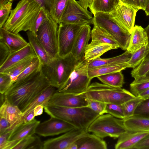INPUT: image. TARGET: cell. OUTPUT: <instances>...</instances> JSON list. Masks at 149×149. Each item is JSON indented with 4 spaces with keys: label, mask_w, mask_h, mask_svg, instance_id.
Returning a JSON list of instances; mask_svg holds the SVG:
<instances>
[{
    "label": "cell",
    "mask_w": 149,
    "mask_h": 149,
    "mask_svg": "<svg viewBox=\"0 0 149 149\" xmlns=\"http://www.w3.org/2000/svg\"><path fill=\"white\" fill-rule=\"evenodd\" d=\"M50 85L49 81L42 73L41 68L28 77L14 83L3 94L6 99L17 106L22 112L29 104Z\"/></svg>",
    "instance_id": "1"
},
{
    "label": "cell",
    "mask_w": 149,
    "mask_h": 149,
    "mask_svg": "<svg viewBox=\"0 0 149 149\" xmlns=\"http://www.w3.org/2000/svg\"><path fill=\"white\" fill-rule=\"evenodd\" d=\"M41 7L35 0H21L3 27L11 32L31 31Z\"/></svg>",
    "instance_id": "2"
},
{
    "label": "cell",
    "mask_w": 149,
    "mask_h": 149,
    "mask_svg": "<svg viewBox=\"0 0 149 149\" xmlns=\"http://www.w3.org/2000/svg\"><path fill=\"white\" fill-rule=\"evenodd\" d=\"M44 109L51 117L65 121L75 128L87 131L91 124L100 115L87 107L68 108L48 105Z\"/></svg>",
    "instance_id": "3"
},
{
    "label": "cell",
    "mask_w": 149,
    "mask_h": 149,
    "mask_svg": "<svg viewBox=\"0 0 149 149\" xmlns=\"http://www.w3.org/2000/svg\"><path fill=\"white\" fill-rule=\"evenodd\" d=\"M79 61L71 53L63 57L58 55L47 64L42 65L41 70L51 85L58 89L67 81Z\"/></svg>",
    "instance_id": "4"
},
{
    "label": "cell",
    "mask_w": 149,
    "mask_h": 149,
    "mask_svg": "<svg viewBox=\"0 0 149 149\" xmlns=\"http://www.w3.org/2000/svg\"><path fill=\"white\" fill-rule=\"evenodd\" d=\"M82 95L85 98L105 104L122 105L136 96L122 88L112 87L98 82L90 84Z\"/></svg>",
    "instance_id": "5"
},
{
    "label": "cell",
    "mask_w": 149,
    "mask_h": 149,
    "mask_svg": "<svg viewBox=\"0 0 149 149\" xmlns=\"http://www.w3.org/2000/svg\"><path fill=\"white\" fill-rule=\"evenodd\" d=\"M87 131L103 139L107 137L116 139L127 131L123 125V119L107 113L96 118L90 125Z\"/></svg>",
    "instance_id": "6"
},
{
    "label": "cell",
    "mask_w": 149,
    "mask_h": 149,
    "mask_svg": "<svg viewBox=\"0 0 149 149\" xmlns=\"http://www.w3.org/2000/svg\"><path fill=\"white\" fill-rule=\"evenodd\" d=\"M90 61L84 58L76 65L67 81L56 91L75 95L85 92L90 85L92 79L88 73V66Z\"/></svg>",
    "instance_id": "7"
},
{
    "label": "cell",
    "mask_w": 149,
    "mask_h": 149,
    "mask_svg": "<svg viewBox=\"0 0 149 149\" xmlns=\"http://www.w3.org/2000/svg\"><path fill=\"white\" fill-rule=\"evenodd\" d=\"M58 24L48 12L39 28L36 36L52 60L58 56Z\"/></svg>",
    "instance_id": "8"
},
{
    "label": "cell",
    "mask_w": 149,
    "mask_h": 149,
    "mask_svg": "<svg viewBox=\"0 0 149 149\" xmlns=\"http://www.w3.org/2000/svg\"><path fill=\"white\" fill-rule=\"evenodd\" d=\"M93 15V24L99 27L111 36L117 42L119 48L126 50L131 34L124 31L112 20L109 13L97 12Z\"/></svg>",
    "instance_id": "9"
},
{
    "label": "cell",
    "mask_w": 149,
    "mask_h": 149,
    "mask_svg": "<svg viewBox=\"0 0 149 149\" xmlns=\"http://www.w3.org/2000/svg\"><path fill=\"white\" fill-rule=\"evenodd\" d=\"M84 25L62 22L58 24L57 34L58 56L63 57L71 53L77 35Z\"/></svg>",
    "instance_id": "10"
},
{
    "label": "cell",
    "mask_w": 149,
    "mask_h": 149,
    "mask_svg": "<svg viewBox=\"0 0 149 149\" xmlns=\"http://www.w3.org/2000/svg\"><path fill=\"white\" fill-rule=\"evenodd\" d=\"M92 14L75 0H69L62 16L61 22L78 25L93 24Z\"/></svg>",
    "instance_id": "11"
},
{
    "label": "cell",
    "mask_w": 149,
    "mask_h": 149,
    "mask_svg": "<svg viewBox=\"0 0 149 149\" xmlns=\"http://www.w3.org/2000/svg\"><path fill=\"white\" fill-rule=\"evenodd\" d=\"M138 10L129 4L120 2L109 14L112 20L124 31L131 34L134 26L136 15Z\"/></svg>",
    "instance_id": "12"
},
{
    "label": "cell",
    "mask_w": 149,
    "mask_h": 149,
    "mask_svg": "<svg viewBox=\"0 0 149 149\" xmlns=\"http://www.w3.org/2000/svg\"><path fill=\"white\" fill-rule=\"evenodd\" d=\"M88 132L86 130L74 128L58 137L45 141L43 149H68L72 144Z\"/></svg>",
    "instance_id": "13"
},
{
    "label": "cell",
    "mask_w": 149,
    "mask_h": 149,
    "mask_svg": "<svg viewBox=\"0 0 149 149\" xmlns=\"http://www.w3.org/2000/svg\"><path fill=\"white\" fill-rule=\"evenodd\" d=\"M74 128L73 125L65 121L51 117L49 119L39 123L35 133L44 137L54 136L64 133Z\"/></svg>",
    "instance_id": "14"
},
{
    "label": "cell",
    "mask_w": 149,
    "mask_h": 149,
    "mask_svg": "<svg viewBox=\"0 0 149 149\" xmlns=\"http://www.w3.org/2000/svg\"><path fill=\"white\" fill-rule=\"evenodd\" d=\"M48 105L68 108H77L87 107V102L86 99L82 95H75L56 90L49 101L47 105Z\"/></svg>",
    "instance_id": "15"
},
{
    "label": "cell",
    "mask_w": 149,
    "mask_h": 149,
    "mask_svg": "<svg viewBox=\"0 0 149 149\" xmlns=\"http://www.w3.org/2000/svg\"><path fill=\"white\" fill-rule=\"evenodd\" d=\"M0 116L4 117L8 121L11 125L12 131L23 123L22 111L5 98L3 103L0 105Z\"/></svg>",
    "instance_id": "16"
},
{
    "label": "cell",
    "mask_w": 149,
    "mask_h": 149,
    "mask_svg": "<svg viewBox=\"0 0 149 149\" xmlns=\"http://www.w3.org/2000/svg\"><path fill=\"white\" fill-rule=\"evenodd\" d=\"M36 56L33 48L29 43L21 49L10 53L6 60L0 66V73L4 72L30 57Z\"/></svg>",
    "instance_id": "17"
},
{
    "label": "cell",
    "mask_w": 149,
    "mask_h": 149,
    "mask_svg": "<svg viewBox=\"0 0 149 149\" xmlns=\"http://www.w3.org/2000/svg\"><path fill=\"white\" fill-rule=\"evenodd\" d=\"M91 29L90 25L83 26L75 42L71 53L78 61H81L84 58L85 50L91 37Z\"/></svg>",
    "instance_id": "18"
},
{
    "label": "cell",
    "mask_w": 149,
    "mask_h": 149,
    "mask_svg": "<svg viewBox=\"0 0 149 149\" xmlns=\"http://www.w3.org/2000/svg\"><path fill=\"white\" fill-rule=\"evenodd\" d=\"M0 41L8 46L10 53L21 49L29 43L19 33L11 32L3 27H0Z\"/></svg>",
    "instance_id": "19"
},
{
    "label": "cell",
    "mask_w": 149,
    "mask_h": 149,
    "mask_svg": "<svg viewBox=\"0 0 149 149\" xmlns=\"http://www.w3.org/2000/svg\"><path fill=\"white\" fill-rule=\"evenodd\" d=\"M40 122L34 119L28 123L21 124L11 132L8 140L14 141L17 145L22 139L34 134Z\"/></svg>",
    "instance_id": "20"
},
{
    "label": "cell",
    "mask_w": 149,
    "mask_h": 149,
    "mask_svg": "<svg viewBox=\"0 0 149 149\" xmlns=\"http://www.w3.org/2000/svg\"><path fill=\"white\" fill-rule=\"evenodd\" d=\"M148 44V37L144 29L141 26L136 25L133 27L130 34L126 50L132 54Z\"/></svg>",
    "instance_id": "21"
},
{
    "label": "cell",
    "mask_w": 149,
    "mask_h": 149,
    "mask_svg": "<svg viewBox=\"0 0 149 149\" xmlns=\"http://www.w3.org/2000/svg\"><path fill=\"white\" fill-rule=\"evenodd\" d=\"M149 134L145 132L127 131L118 138L115 146L116 149H133L142 139Z\"/></svg>",
    "instance_id": "22"
},
{
    "label": "cell",
    "mask_w": 149,
    "mask_h": 149,
    "mask_svg": "<svg viewBox=\"0 0 149 149\" xmlns=\"http://www.w3.org/2000/svg\"><path fill=\"white\" fill-rule=\"evenodd\" d=\"M117 49L116 47L109 44L91 41L86 48L84 59L90 61L100 57L109 51Z\"/></svg>",
    "instance_id": "23"
},
{
    "label": "cell",
    "mask_w": 149,
    "mask_h": 149,
    "mask_svg": "<svg viewBox=\"0 0 149 149\" xmlns=\"http://www.w3.org/2000/svg\"><path fill=\"white\" fill-rule=\"evenodd\" d=\"M75 143L78 149H106L107 144L103 139L88 132Z\"/></svg>",
    "instance_id": "24"
},
{
    "label": "cell",
    "mask_w": 149,
    "mask_h": 149,
    "mask_svg": "<svg viewBox=\"0 0 149 149\" xmlns=\"http://www.w3.org/2000/svg\"><path fill=\"white\" fill-rule=\"evenodd\" d=\"M132 54L127 50L119 55L106 58H98L90 61L88 63V70L93 69L106 65L121 64L127 63L130 59Z\"/></svg>",
    "instance_id": "25"
},
{
    "label": "cell",
    "mask_w": 149,
    "mask_h": 149,
    "mask_svg": "<svg viewBox=\"0 0 149 149\" xmlns=\"http://www.w3.org/2000/svg\"><path fill=\"white\" fill-rule=\"evenodd\" d=\"M123 120V125L128 131L149 132V118L133 116Z\"/></svg>",
    "instance_id": "26"
},
{
    "label": "cell",
    "mask_w": 149,
    "mask_h": 149,
    "mask_svg": "<svg viewBox=\"0 0 149 149\" xmlns=\"http://www.w3.org/2000/svg\"><path fill=\"white\" fill-rule=\"evenodd\" d=\"M56 88L50 85L37 96L22 111L23 116L33 111L37 106L42 105L46 106L51 97L56 92Z\"/></svg>",
    "instance_id": "27"
},
{
    "label": "cell",
    "mask_w": 149,
    "mask_h": 149,
    "mask_svg": "<svg viewBox=\"0 0 149 149\" xmlns=\"http://www.w3.org/2000/svg\"><path fill=\"white\" fill-rule=\"evenodd\" d=\"M26 34L29 43L39 59L42 65L46 64L49 63L52 59L36 36L30 31H28L26 32Z\"/></svg>",
    "instance_id": "28"
},
{
    "label": "cell",
    "mask_w": 149,
    "mask_h": 149,
    "mask_svg": "<svg viewBox=\"0 0 149 149\" xmlns=\"http://www.w3.org/2000/svg\"><path fill=\"white\" fill-rule=\"evenodd\" d=\"M120 2L119 0H94L89 8L93 14L97 12L109 13Z\"/></svg>",
    "instance_id": "29"
},
{
    "label": "cell",
    "mask_w": 149,
    "mask_h": 149,
    "mask_svg": "<svg viewBox=\"0 0 149 149\" xmlns=\"http://www.w3.org/2000/svg\"><path fill=\"white\" fill-rule=\"evenodd\" d=\"M127 68H128L127 63L121 64L109 65L88 70V73L89 77L92 79L100 75L121 71Z\"/></svg>",
    "instance_id": "30"
},
{
    "label": "cell",
    "mask_w": 149,
    "mask_h": 149,
    "mask_svg": "<svg viewBox=\"0 0 149 149\" xmlns=\"http://www.w3.org/2000/svg\"><path fill=\"white\" fill-rule=\"evenodd\" d=\"M103 84L117 88H122L123 84L124 76L121 71L103 75L97 77Z\"/></svg>",
    "instance_id": "31"
},
{
    "label": "cell",
    "mask_w": 149,
    "mask_h": 149,
    "mask_svg": "<svg viewBox=\"0 0 149 149\" xmlns=\"http://www.w3.org/2000/svg\"><path fill=\"white\" fill-rule=\"evenodd\" d=\"M91 41L109 44L117 49L119 48L117 42L111 36L97 26H94L91 31Z\"/></svg>",
    "instance_id": "32"
},
{
    "label": "cell",
    "mask_w": 149,
    "mask_h": 149,
    "mask_svg": "<svg viewBox=\"0 0 149 149\" xmlns=\"http://www.w3.org/2000/svg\"><path fill=\"white\" fill-rule=\"evenodd\" d=\"M69 0H53L49 12L51 16L59 24Z\"/></svg>",
    "instance_id": "33"
},
{
    "label": "cell",
    "mask_w": 149,
    "mask_h": 149,
    "mask_svg": "<svg viewBox=\"0 0 149 149\" xmlns=\"http://www.w3.org/2000/svg\"><path fill=\"white\" fill-rule=\"evenodd\" d=\"M36 56L30 57L3 72L10 76L12 84L15 82L18 76L29 65L34 57Z\"/></svg>",
    "instance_id": "34"
},
{
    "label": "cell",
    "mask_w": 149,
    "mask_h": 149,
    "mask_svg": "<svg viewBox=\"0 0 149 149\" xmlns=\"http://www.w3.org/2000/svg\"><path fill=\"white\" fill-rule=\"evenodd\" d=\"M149 53V45L145 46L132 54L127 62L128 68H134L139 65Z\"/></svg>",
    "instance_id": "35"
},
{
    "label": "cell",
    "mask_w": 149,
    "mask_h": 149,
    "mask_svg": "<svg viewBox=\"0 0 149 149\" xmlns=\"http://www.w3.org/2000/svg\"><path fill=\"white\" fill-rule=\"evenodd\" d=\"M149 72V55L137 66L133 68L131 75L134 79L145 77Z\"/></svg>",
    "instance_id": "36"
},
{
    "label": "cell",
    "mask_w": 149,
    "mask_h": 149,
    "mask_svg": "<svg viewBox=\"0 0 149 149\" xmlns=\"http://www.w3.org/2000/svg\"><path fill=\"white\" fill-rule=\"evenodd\" d=\"M143 100L140 97L138 96L122 104L125 119L134 115V111L137 106Z\"/></svg>",
    "instance_id": "37"
},
{
    "label": "cell",
    "mask_w": 149,
    "mask_h": 149,
    "mask_svg": "<svg viewBox=\"0 0 149 149\" xmlns=\"http://www.w3.org/2000/svg\"><path fill=\"white\" fill-rule=\"evenodd\" d=\"M41 65L38 57H34L29 65L18 76L15 81L22 80L36 72L41 68Z\"/></svg>",
    "instance_id": "38"
},
{
    "label": "cell",
    "mask_w": 149,
    "mask_h": 149,
    "mask_svg": "<svg viewBox=\"0 0 149 149\" xmlns=\"http://www.w3.org/2000/svg\"><path fill=\"white\" fill-rule=\"evenodd\" d=\"M107 113L116 118L124 119L125 117L122 105L114 104H107L106 106Z\"/></svg>",
    "instance_id": "39"
},
{
    "label": "cell",
    "mask_w": 149,
    "mask_h": 149,
    "mask_svg": "<svg viewBox=\"0 0 149 149\" xmlns=\"http://www.w3.org/2000/svg\"><path fill=\"white\" fill-rule=\"evenodd\" d=\"M87 107L100 115L107 113L106 104L92 100L86 99Z\"/></svg>",
    "instance_id": "40"
},
{
    "label": "cell",
    "mask_w": 149,
    "mask_h": 149,
    "mask_svg": "<svg viewBox=\"0 0 149 149\" xmlns=\"http://www.w3.org/2000/svg\"><path fill=\"white\" fill-rule=\"evenodd\" d=\"M133 116L149 119V98L143 100L139 103Z\"/></svg>",
    "instance_id": "41"
},
{
    "label": "cell",
    "mask_w": 149,
    "mask_h": 149,
    "mask_svg": "<svg viewBox=\"0 0 149 149\" xmlns=\"http://www.w3.org/2000/svg\"><path fill=\"white\" fill-rule=\"evenodd\" d=\"M13 2L9 1L0 7V27H3L8 19L12 10Z\"/></svg>",
    "instance_id": "42"
},
{
    "label": "cell",
    "mask_w": 149,
    "mask_h": 149,
    "mask_svg": "<svg viewBox=\"0 0 149 149\" xmlns=\"http://www.w3.org/2000/svg\"><path fill=\"white\" fill-rule=\"evenodd\" d=\"M12 84L10 76L5 72L0 73V93L3 94Z\"/></svg>",
    "instance_id": "43"
},
{
    "label": "cell",
    "mask_w": 149,
    "mask_h": 149,
    "mask_svg": "<svg viewBox=\"0 0 149 149\" xmlns=\"http://www.w3.org/2000/svg\"><path fill=\"white\" fill-rule=\"evenodd\" d=\"M130 92L136 97L149 88V80L130 85Z\"/></svg>",
    "instance_id": "44"
},
{
    "label": "cell",
    "mask_w": 149,
    "mask_h": 149,
    "mask_svg": "<svg viewBox=\"0 0 149 149\" xmlns=\"http://www.w3.org/2000/svg\"><path fill=\"white\" fill-rule=\"evenodd\" d=\"M48 13L46 12L42 8L38 15L32 29L30 31L36 36L38 29L42 24L44 20L46 18L47 14Z\"/></svg>",
    "instance_id": "45"
},
{
    "label": "cell",
    "mask_w": 149,
    "mask_h": 149,
    "mask_svg": "<svg viewBox=\"0 0 149 149\" xmlns=\"http://www.w3.org/2000/svg\"><path fill=\"white\" fill-rule=\"evenodd\" d=\"M37 135H33L21 140L13 148V149H28L36 139Z\"/></svg>",
    "instance_id": "46"
},
{
    "label": "cell",
    "mask_w": 149,
    "mask_h": 149,
    "mask_svg": "<svg viewBox=\"0 0 149 149\" xmlns=\"http://www.w3.org/2000/svg\"><path fill=\"white\" fill-rule=\"evenodd\" d=\"M10 53V50L8 46L0 41V66L6 60Z\"/></svg>",
    "instance_id": "47"
},
{
    "label": "cell",
    "mask_w": 149,
    "mask_h": 149,
    "mask_svg": "<svg viewBox=\"0 0 149 149\" xmlns=\"http://www.w3.org/2000/svg\"><path fill=\"white\" fill-rule=\"evenodd\" d=\"M0 117V135L11 132V126L8 121L3 117Z\"/></svg>",
    "instance_id": "48"
},
{
    "label": "cell",
    "mask_w": 149,
    "mask_h": 149,
    "mask_svg": "<svg viewBox=\"0 0 149 149\" xmlns=\"http://www.w3.org/2000/svg\"><path fill=\"white\" fill-rule=\"evenodd\" d=\"M133 149H149V134L140 140Z\"/></svg>",
    "instance_id": "49"
},
{
    "label": "cell",
    "mask_w": 149,
    "mask_h": 149,
    "mask_svg": "<svg viewBox=\"0 0 149 149\" xmlns=\"http://www.w3.org/2000/svg\"><path fill=\"white\" fill-rule=\"evenodd\" d=\"M46 12L50 11L53 0H35Z\"/></svg>",
    "instance_id": "50"
},
{
    "label": "cell",
    "mask_w": 149,
    "mask_h": 149,
    "mask_svg": "<svg viewBox=\"0 0 149 149\" xmlns=\"http://www.w3.org/2000/svg\"><path fill=\"white\" fill-rule=\"evenodd\" d=\"M43 142H42L40 137L37 136L36 139L28 149H43Z\"/></svg>",
    "instance_id": "51"
},
{
    "label": "cell",
    "mask_w": 149,
    "mask_h": 149,
    "mask_svg": "<svg viewBox=\"0 0 149 149\" xmlns=\"http://www.w3.org/2000/svg\"><path fill=\"white\" fill-rule=\"evenodd\" d=\"M123 3L131 5L138 10H141L139 0H124Z\"/></svg>",
    "instance_id": "52"
},
{
    "label": "cell",
    "mask_w": 149,
    "mask_h": 149,
    "mask_svg": "<svg viewBox=\"0 0 149 149\" xmlns=\"http://www.w3.org/2000/svg\"><path fill=\"white\" fill-rule=\"evenodd\" d=\"M35 117L34 109L31 112L23 116V123H27L35 119Z\"/></svg>",
    "instance_id": "53"
},
{
    "label": "cell",
    "mask_w": 149,
    "mask_h": 149,
    "mask_svg": "<svg viewBox=\"0 0 149 149\" xmlns=\"http://www.w3.org/2000/svg\"><path fill=\"white\" fill-rule=\"evenodd\" d=\"M94 0H79L78 3L83 8L87 10L91 5Z\"/></svg>",
    "instance_id": "54"
},
{
    "label": "cell",
    "mask_w": 149,
    "mask_h": 149,
    "mask_svg": "<svg viewBox=\"0 0 149 149\" xmlns=\"http://www.w3.org/2000/svg\"><path fill=\"white\" fill-rule=\"evenodd\" d=\"M44 108L43 106L42 105H39L36 106L34 109L35 116H40L42 114Z\"/></svg>",
    "instance_id": "55"
},
{
    "label": "cell",
    "mask_w": 149,
    "mask_h": 149,
    "mask_svg": "<svg viewBox=\"0 0 149 149\" xmlns=\"http://www.w3.org/2000/svg\"><path fill=\"white\" fill-rule=\"evenodd\" d=\"M148 80H149V72L145 77L137 79H134L132 83H140Z\"/></svg>",
    "instance_id": "56"
},
{
    "label": "cell",
    "mask_w": 149,
    "mask_h": 149,
    "mask_svg": "<svg viewBox=\"0 0 149 149\" xmlns=\"http://www.w3.org/2000/svg\"><path fill=\"white\" fill-rule=\"evenodd\" d=\"M138 96L144 100L149 98V88L141 93Z\"/></svg>",
    "instance_id": "57"
},
{
    "label": "cell",
    "mask_w": 149,
    "mask_h": 149,
    "mask_svg": "<svg viewBox=\"0 0 149 149\" xmlns=\"http://www.w3.org/2000/svg\"><path fill=\"white\" fill-rule=\"evenodd\" d=\"M141 10L145 11L146 7L149 2V0H139Z\"/></svg>",
    "instance_id": "58"
},
{
    "label": "cell",
    "mask_w": 149,
    "mask_h": 149,
    "mask_svg": "<svg viewBox=\"0 0 149 149\" xmlns=\"http://www.w3.org/2000/svg\"><path fill=\"white\" fill-rule=\"evenodd\" d=\"M144 29L148 37V45H149V24H148V26ZM148 55H149V53Z\"/></svg>",
    "instance_id": "59"
},
{
    "label": "cell",
    "mask_w": 149,
    "mask_h": 149,
    "mask_svg": "<svg viewBox=\"0 0 149 149\" xmlns=\"http://www.w3.org/2000/svg\"><path fill=\"white\" fill-rule=\"evenodd\" d=\"M146 14V15H149V2L146 6L145 10Z\"/></svg>",
    "instance_id": "60"
},
{
    "label": "cell",
    "mask_w": 149,
    "mask_h": 149,
    "mask_svg": "<svg viewBox=\"0 0 149 149\" xmlns=\"http://www.w3.org/2000/svg\"><path fill=\"white\" fill-rule=\"evenodd\" d=\"M10 0H0V7L7 3Z\"/></svg>",
    "instance_id": "61"
},
{
    "label": "cell",
    "mask_w": 149,
    "mask_h": 149,
    "mask_svg": "<svg viewBox=\"0 0 149 149\" xmlns=\"http://www.w3.org/2000/svg\"><path fill=\"white\" fill-rule=\"evenodd\" d=\"M120 2H124V0H119Z\"/></svg>",
    "instance_id": "62"
},
{
    "label": "cell",
    "mask_w": 149,
    "mask_h": 149,
    "mask_svg": "<svg viewBox=\"0 0 149 149\" xmlns=\"http://www.w3.org/2000/svg\"><path fill=\"white\" fill-rule=\"evenodd\" d=\"M14 0H10L9 1L12 2Z\"/></svg>",
    "instance_id": "63"
}]
</instances>
